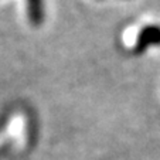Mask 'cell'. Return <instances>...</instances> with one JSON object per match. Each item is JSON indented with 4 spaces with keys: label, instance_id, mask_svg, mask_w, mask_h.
<instances>
[{
    "label": "cell",
    "instance_id": "1",
    "mask_svg": "<svg viewBox=\"0 0 160 160\" xmlns=\"http://www.w3.org/2000/svg\"><path fill=\"white\" fill-rule=\"evenodd\" d=\"M150 45H160V27L159 26H146L140 30L139 36L136 38L135 54H140L148 50Z\"/></svg>",
    "mask_w": 160,
    "mask_h": 160
},
{
    "label": "cell",
    "instance_id": "2",
    "mask_svg": "<svg viewBox=\"0 0 160 160\" xmlns=\"http://www.w3.org/2000/svg\"><path fill=\"white\" fill-rule=\"evenodd\" d=\"M27 2V16L33 26H41L44 21L45 10L44 0H26Z\"/></svg>",
    "mask_w": 160,
    "mask_h": 160
}]
</instances>
